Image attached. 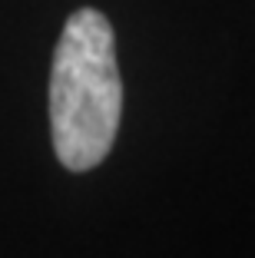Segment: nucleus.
<instances>
[{"label": "nucleus", "instance_id": "1", "mask_svg": "<svg viewBox=\"0 0 255 258\" xmlns=\"http://www.w3.org/2000/svg\"><path fill=\"white\" fill-rule=\"evenodd\" d=\"M123 116V80L106 14L83 7L70 14L53 50L50 136L60 166L90 172L110 156Z\"/></svg>", "mask_w": 255, "mask_h": 258}]
</instances>
